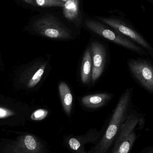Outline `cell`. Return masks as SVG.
<instances>
[{
  "instance_id": "6da1fadb",
  "label": "cell",
  "mask_w": 153,
  "mask_h": 153,
  "mask_svg": "<svg viewBox=\"0 0 153 153\" xmlns=\"http://www.w3.org/2000/svg\"><path fill=\"white\" fill-rule=\"evenodd\" d=\"M133 87L127 88L120 95L108 124L100 139L88 153H107L113 145L121 126L133 108Z\"/></svg>"
},
{
  "instance_id": "7a4b0ae2",
  "label": "cell",
  "mask_w": 153,
  "mask_h": 153,
  "mask_svg": "<svg viewBox=\"0 0 153 153\" xmlns=\"http://www.w3.org/2000/svg\"><path fill=\"white\" fill-rule=\"evenodd\" d=\"M145 121L143 116L133 108L120 129L111 153H130L138 137L137 130L143 128Z\"/></svg>"
},
{
  "instance_id": "3957f363",
  "label": "cell",
  "mask_w": 153,
  "mask_h": 153,
  "mask_svg": "<svg viewBox=\"0 0 153 153\" xmlns=\"http://www.w3.org/2000/svg\"><path fill=\"white\" fill-rule=\"evenodd\" d=\"M86 27L99 36L141 56H149L142 47L106 24L94 20L85 22Z\"/></svg>"
},
{
  "instance_id": "277c9868",
  "label": "cell",
  "mask_w": 153,
  "mask_h": 153,
  "mask_svg": "<svg viewBox=\"0 0 153 153\" xmlns=\"http://www.w3.org/2000/svg\"><path fill=\"white\" fill-rule=\"evenodd\" d=\"M33 30L39 36L56 40H70L74 39L71 30L53 16H46L36 20Z\"/></svg>"
},
{
  "instance_id": "5b68a950",
  "label": "cell",
  "mask_w": 153,
  "mask_h": 153,
  "mask_svg": "<svg viewBox=\"0 0 153 153\" xmlns=\"http://www.w3.org/2000/svg\"><path fill=\"white\" fill-rule=\"evenodd\" d=\"M127 65L135 82L148 93L153 95V64L143 57L130 58Z\"/></svg>"
},
{
  "instance_id": "8992f818",
  "label": "cell",
  "mask_w": 153,
  "mask_h": 153,
  "mask_svg": "<svg viewBox=\"0 0 153 153\" xmlns=\"http://www.w3.org/2000/svg\"><path fill=\"white\" fill-rule=\"evenodd\" d=\"M96 19L142 47L153 59V47L141 34L131 26L114 18L96 17Z\"/></svg>"
},
{
  "instance_id": "52a82bcc",
  "label": "cell",
  "mask_w": 153,
  "mask_h": 153,
  "mask_svg": "<svg viewBox=\"0 0 153 153\" xmlns=\"http://www.w3.org/2000/svg\"><path fill=\"white\" fill-rule=\"evenodd\" d=\"M2 153H49L47 146L31 134L20 136L9 144Z\"/></svg>"
},
{
  "instance_id": "ba28073f",
  "label": "cell",
  "mask_w": 153,
  "mask_h": 153,
  "mask_svg": "<svg viewBox=\"0 0 153 153\" xmlns=\"http://www.w3.org/2000/svg\"><path fill=\"white\" fill-rule=\"evenodd\" d=\"M51 69L50 58L41 57L33 62L23 72L21 82L27 88L32 89L40 84L48 75Z\"/></svg>"
},
{
  "instance_id": "9c48e42d",
  "label": "cell",
  "mask_w": 153,
  "mask_h": 153,
  "mask_svg": "<svg viewBox=\"0 0 153 153\" xmlns=\"http://www.w3.org/2000/svg\"><path fill=\"white\" fill-rule=\"evenodd\" d=\"M101 132L96 128H90L85 134L80 135H66L63 137V145L71 153H88L86 145L96 144L101 137Z\"/></svg>"
},
{
  "instance_id": "30bf717a",
  "label": "cell",
  "mask_w": 153,
  "mask_h": 153,
  "mask_svg": "<svg viewBox=\"0 0 153 153\" xmlns=\"http://www.w3.org/2000/svg\"><path fill=\"white\" fill-rule=\"evenodd\" d=\"M92 62L91 82L95 83L102 75L108 59V48L101 41L93 39L89 45Z\"/></svg>"
},
{
  "instance_id": "8fae6325",
  "label": "cell",
  "mask_w": 153,
  "mask_h": 153,
  "mask_svg": "<svg viewBox=\"0 0 153 153\" xmlns=\"http://www.w3.org/2000/svg\"><path fill=\"white\" fill-rule=\"evenodd\" d=\"M114 95L108 93L94 94L85 95L81 99L82 106L89 110L100 108L113 99Z\"/></svg>"
},
{
  "instance_id": "7c38bea8",
  "label": "cell",
  "mask_w": 153,
  "mask_h": 153,
  "mask_svg": "<svg viewBox=\"0 0 153 153\" xmlns=\"http://www.w3.org/2000/svg\"><path fill=\"white\" fill-rule=\"evenodd\" d=\"M63 8V14L69 21L74 22L78 26L81 22V14L79 0H65Z\"/></svg>"
},
{
  "instance_id": "4fadbf2b",
  "label": "cell",
  "mask_w": 153,
  "mask_h": 153,
  "mask_svg": "<svg viewBox=\"0 0 153 153\" xmlns=\"http://www.w3.org/2000/svg\"><path fill=\"white\" fill-rule=\"evenodd\" d=\"M58 91L64 111L68 117H70L73 105V96L71 88L66 83L62 82L58 85Z\"/></svg>"
},
{
  "instance_id": "5bb4252c",
  "label": "cell",
  "mask_w": 153,
  "mask_h": 153,
  "mask_svg": "<svg viewBox=\"0 0 153 153\" xmlns=\"http://www.w3.org/2000/svg\"><path fill=\"white\" fill-rule=\"evenodd\" d=\"M92 62L89 46L86 48L82 58L80 68V79L83 84L88 85L91 82Z\"/></svg>"
},
{
  "instance_id": "9a60e30c",
  "label": "cell",
  "mask_w": 153,
  "mask_h": 153,
  "mask_svg": "<svg viewBox=\"0 0 153 153\" xmlns=\"http://www.w3.org/2000/svg\"><path fill=\"white\" fill-rule=\"evenodd\" d=\"M36 5L42 7H59L63 8L65 2L62 0H34Z\"/></svg>"
},
{
  "instance_id": "2e32d148",
  "label": "cell",
  "mask_w": 153,
  "mask_h": 153,
  "mask_svg": "<svg viewBox=\"0 0 153 153\" xmlns=\"http://www.w3.org/2000/svg\"><path fill=\"white\" fill-rule=\"evenodd\" d=\"M49 112L48 110L45 109H38L30 116V119L34 121H40L45 119L48 116Z\"/></svg>"
},
{
  "instance_id": "e0dca14e",
  "label": "cell",
  "mask_w": 153,
  "mask_h": 153,
  "mask_svg": "<svg viewBox=\"0 0 153 153\" xmlns=\"http://www.w3.org/2000/svg\"><path fill=\"white\" fill-rule=\"evenodd\" d=\"M15 115V112L11 110L0 107V119L6 118Z\"/></svg>"
},
{
  "instance_id": "ac0fdd59",
  "label": "cell",
  "mask_w": 153,
  "mask_h": 153,
  "mask_svg": "<svg viewBox=\"0 0 153 153\" xmlns=\"http://www.w3.org/2000/svg\"><path fill=\"white\" fill-rule=\"evenodd\" d=\"M140 153H153V145L145 147L141 150Z\"/></svg>"
},
{
  "instance_id": "d6986e66",
  "label": "cell",
  "mask_w": 153,
  "mask_h": 153,
  "mask_svg": "<svg viewBox=\"0 0 153 153\" xmlns=\"http://www.w3.org/2000/svg\"><path fill=\"white\" fill-rule=\"evenodd\" d=\"M22 1H25L27 3L31 5H36V4L34 2V0H22Z\"/></svg>"
},
{
  "instance_id": "ffe728a7",
  "label": "cell",
  "mask_w": 153,
  "mask_h": 153,
  "mask_svg": "<svg viewBox=\"0 0 153 153\" xmlns=\"http://www.w3.org/2000/svg\"><path fill=\"white\" fill-rule=\"evenodd\" d=\"M62 1H64L65 0H62Z\"/></svg>"
}]
</instances>
